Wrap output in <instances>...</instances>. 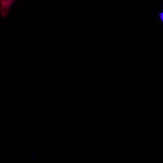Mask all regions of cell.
<instances>
[{
	"label": "cell",
	"mask_w": 163,
	"mask_h": 163,
	"mask_svg": "<svg viewBox=\"0 0 163 163\" xmlns=\"http://www.w3.org/2000/svg\"><path fill=\"white\" fill-rule=\"evenodd\" d=\"M163 12L159 14V16L160 17V20L161 21H163Z\"/></svg>",
	"instance_id": "cell-2"
},
{
	"label": "cell",
	"mask_w": 163,
	"mask_h": 163,
	"mask_svg": "<svg viewBox=\"0 0 163 163\" xmlns=\"http://www.w3.org/2000/svg\"><path fill=\"white\" fill-rule=\"evenodd\" d=\"M17 0H0V13L2 18L8 16L10 7Z\"/></svg>",
	"instance_id": "cell-1"
}]
</instances>
